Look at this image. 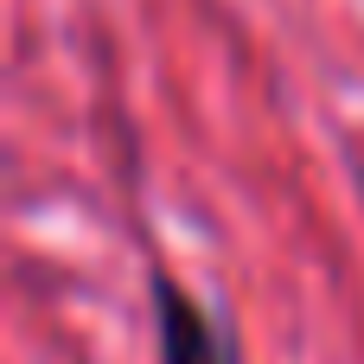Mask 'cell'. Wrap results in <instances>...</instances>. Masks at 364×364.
<instances>
[{
	"mask_svg": "<svg viewBox=\"0 0 364 364\" xmlns=\"http://www.w3.org/2000/svg\"><path fill=\"white\" fill-rule=\"evenodd\" d=\"M147 314H154V364H243L224 314L205 307L154 250H147Z\"/></svg>",
	"mask_w": 364,
	"mask_h": 364,
	"instance_id": "1",
	"label": "cell"
}]
</instances>
